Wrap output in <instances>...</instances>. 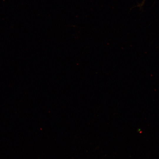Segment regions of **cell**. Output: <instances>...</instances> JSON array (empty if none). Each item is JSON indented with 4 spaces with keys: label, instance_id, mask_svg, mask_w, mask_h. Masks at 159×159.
<instances>
[{
    "label": "cell",
    "instance_id": "6da1fadb",
    "mask_svg": "<svg viewBox=\"0 0 159 159\" xmlns=\"http://www.w3.org/2000/svg\"><path fill=\"white\" fill-rule=\"evenodd\" d=\"M145 1V0H143V1H142L141 4L140 5V6H141L143 5V4H144Z\"/></svg>",
    "mask_w": 159,
    "mask_h": 159
}]
</instances>
